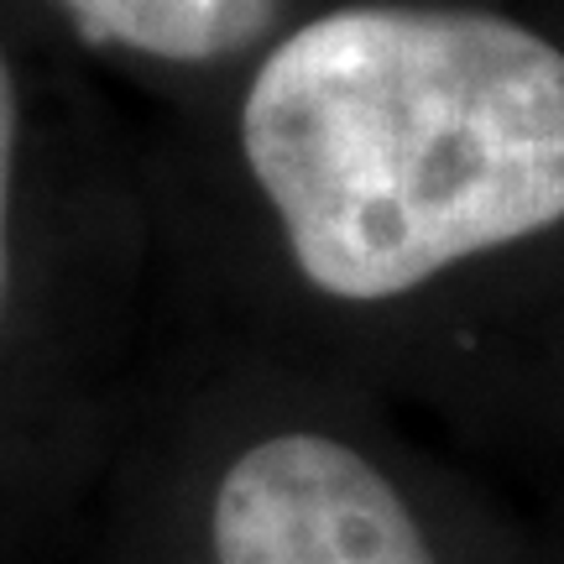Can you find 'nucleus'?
I'll return each mask as SVG.
<instances>
[{"mask_svg": "<svg viewBox=\"0 0 564 564\" xmlns=\"http://www.w3.org/2000/svg\"><path fill=\"white\" fill-rule=\"evenodd\" d=\"M241 158L314 293L392 303L564 220V53L476 6H340L251 74Z\"/></svg>", "mask_w": 564, "mask_h": 564, "instance_id": "obj_1", "label": "nucleus"}, {"mask_svg": "<svg viewBox=\"0 0 564 564\" xmlns=\"http://www.w3.org/2000/svg\"><path fill=\"white\" fill-rule=\"evenodd\" d=\"M215 564H434L413 507L335 434L282 429L225 465L209 502Z\"/></svg>", "mask_w": 564, "mask_h": 564, "instance_id": "obj_2", "label": "nucleus"}, {"mask_svg": "<svg viewBox=\"0 0 564 564\" xmlns=\"http://www.w3.org/2000/svg\"><path fill=\"white\" fill-rule=\"evenodd\" d=\"M95 47L158 63H220L272 32L278 0H53Z\"/></svg>", "mask_w": 564, "mask_h": 564, "instance_id": "obj_3", "label": "nucleus"}, {"mask_svg": "<svg viewBox=\"0 0 564 564\" xmlns=\"http://www.w3.org/2000/svg\"><path fill=\"white\" fill-rule=\"evenodd\" d=\"M17 147H21V100L11 63L0 53V308L11 293V204H17Z\"/></svg>", "mask_w": 564, "mask_h": 564, "instance_id": "obj_4", "label": "nucleus"}]
</instances>
